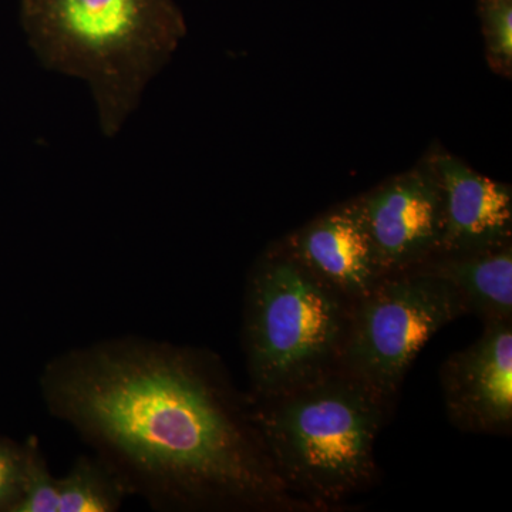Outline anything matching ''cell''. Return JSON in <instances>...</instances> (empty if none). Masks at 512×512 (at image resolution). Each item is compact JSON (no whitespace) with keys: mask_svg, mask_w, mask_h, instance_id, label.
I'll return each instance as SVG.
<instances>
[{"mask_svg":"<svg viewBox=\"0 0 512 512\" xmlns=\"http://www.w3.org/2000/svg\"><path fill=\"white\" fill-rule=\"evenodd\" d=\"M53 416L161 508L301 507L220 366L195 350L111 339L47 363ZM303 507V505H302Z\"/></svg>","mask_w":512,"mask_h":512,"instance_id":"obj_1","label":"cell"},{"mask_svg":"<svg viewBox=\"0 0 512 512\" xmlns=\"http://www.w3.org/2000/svg\"><path fill=\"white\" fill-rule=\"evenodd\" d=\"M23 19L47 69L89 83L109 137L187 33L174 0H23Z\"/></svg>","mask_w":512,"mask_h":512,"instance_id":"obj_2","label":"cell"},{"mask_svg":"<svg viewBox=\"0 0 512 512\" xmlns=\"http://www.w3.org/2000/svg\"><path fill=\"white\" fill-rule=\"evenodd\" d=\"M389 403L338 366L288 392L251 397L248 410L286 490L320 507L372 481Z\"/></svg>","mask_w":512,"mask_h":512,"instance_id":"obj_3","label":"cell"},{"mask_svg":"<svg viewBox=\"0 0 512 512\" xmlns=\"http://www.w3.org/2000/svg\"><path fill=\"white\" fill-rule=\"evenodd\" d=\"M350 302L299 264L284 245L249 276L244 350L252 397L276 396L338 367Z\"/></svg>","mask_w":512,"mask_h":512,"instance_id":"obj_4","label":"cell"},{"mask_svg":"<svg viewBox=\"0 0 512 512\" xmlns=\"http://www.w3.org/2000/svg\"><path fill=\"white\" fill-rule=\"evenodd\" d=\"M466 313L443 279L417 269L383 276L350 303L338 366L390 402L423 346Z\"/></svg>","mask_w":512,"mask_h":512,"instance_id":"obj_5","label":"cell"},{"mask_svg":"<svg viewBox=\"0 0 512 512\" xmlns=\"http://www.w3.org/2000/svg\"><path fill=\"white\" fill-rule=\"evenodd\" d=\"M383 276L409 271L440 252L443 202L423 163L357 198Z\"/></svg>","mask_w":512,"mask_h":512,"instance_id":"obj_6","label":"cell"},{"mask_svg":"<svg viewBox=\"0 0 512 512\" xmlns=\"http://www.w3.org/2000/svg\"><path fill=\"white\" fill-rule=\"evenodd\" d=\"M448 419L470 433L512 427V322L484 323L480 338L448 356L440 369Z\"/></svg>","mask_w":512,"mask_h":512,"instance_id":"obj_7","label":"cell"},{"mask_svg":"<svg viewBox=\"0 0 512 512\" xmlns=\"http://www.w3.org/2000/svg\"><path fill=\"white\" fill-rule=\"evenodd\" d=\"M427 164L443 202V232L437 255L463 254L511 241L510 185L484 177L447 151H433Z\"/></svg>","mask_w":512,"mask_h":512,"instance_id":"obj_8","label":"cell"},{"mask_svg":"<svg viewBox=\"0 0 512 512\" xmlns=\"http://www.w3.org/2000/svg\"><path fill=\"white\" fill-rule=\"evenodd\" d=\"M282 245L350 303L367 295L383 278L357 200L320 215Z\"/></svg>","mask_w":512,"mask_h":512,"instance_id":"obj_9","label":"cell"},{"mask_svg":"<svg viewBox=\"0 0 512 512\" xmlns=\"http://www.w3.org/2000/svg\"><path fill=\"white\" fill-rule=\"evenodd\" d=\"M417 271L443 279L484 323L512 322V244L436 255L416 266Z\"/></svg>","mask_w":512,"mask_h":512,"instance_id":"obj_10","label":"cell"},{"mask_svg":"<svg viewBox=\"0 0 512 512\" xmlns=\"http://www.w3.org/2000/svg\"><path fill=\"white\" fill-rule=\"evenodd\" d=\"M126 485L100 458H77L67 476L57 480V512L119 511Z\"/></svg>","mask_w":512,"mask_h":512,"instance_id":"obj_11","label":"cell"},{"mask_svg":"<svg viewBox=\"0 0 512 512\" xmlns=\"http://www.w3.org/2000/svg\"><path fill=\"white\" fill-rule=\"evenodd\" d=\"M485 56L495 73L511 77L512 0H480Z\"/></svg>","mask_w":512,"mask_h":512,"instance_id":"obj_12","label":"cell"},{"mask_svg":"<svg viewBox=\"0 0 512 512\" xmlns=\"http://www.w3.org/2000/svg\"><path fill=\"white\" fill-rule=\"evenodd\" d=\"M13 512H57V478L50 474L36 440L26 448L22 497Z\"/></svg>","mask_w":512,"mask_h":512,"instance_id":"obj_13","label":"cell"},{"mask_svg":"<svg viewBox=\"0 0 512 512\" xmlns=\"http://www.w3.org/2000/svg\"><path fill=\"white\" fill-rule=\"evenodd\" d=\"M26 450L20 451L0 443V508L13 511L22 497L25 480Z\"/></svg>","mask_w":512,"mask_h":512,"instance_id":"obj_14","label":"cell"}]
</instances>
